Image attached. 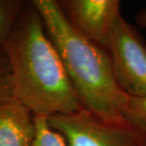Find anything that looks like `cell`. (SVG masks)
<instances>
[{
	"label": "cell",
	"mask_w": 146,
	"mask_h": 146,
	"mask_svg": "<svg viewBox=\"0 0 146 146\" xmlns=\"http://www.w3.org/2000/svg\"><path fill=\"white\" fill-rule=\"evenodd\" d=\"M2 48L10 64L13 98L33 116L48 118L82 108L42 16L31 1L26 2Z\"/></svg>",
	"instance_id": "1"
},
{
	"label": "cell",
	"mask_w": 146,
	"mask_h": 146,
	"mask_svg": "<svg viewBox=\"0 0 146 146\" xmlns=\"http://www.w3.org/2000/svg\"><path fill=\"white\" fill-rule=\"evenodd\" d=\"M46 31L59 53L82 108L111 122H121L126 97L119 86L103 46L80 35L64 15L56 0H31Z\"/></svg>",
	"instance_id": "2"
},
{
	"label": "cell",
	"mask_w": 146,
	"mask_h": 146,
	"mask_svg": "<svg viewBox=\"0 0 146 146\" xmlns=\"http://www.w3.org/2000/svg\"><path fill=\"white\" fill-rule=\"evenodd\" d=\"M68 146H146V135L126 121L111 122L84 108L46 118Z\"/></svg>",
	"instance_id": "3"
},
{
	"label": "cell",
	"mask_w": 146,
	"mask_h": 146,
	"mask_svg": "<svg viewBox=\"0 0 146 146\" xmlns=\"http://www.w3.org/2000/svg\"><path fill=\"white\" fill-rule=\"evenodd\" d=\"M103 46L111 61L114 77L124 93L146 95V43L121 14Z\"/></svg>",
	"instance_id": "4"
},
{
	"label": "cell",
	"mask_w": 146,
	"mask_h": 146,
	"mask_svg": "<svg viewBox=\"0 0 146 146\" xmlns=\"http://www.w3.org/2000/svg\"><path fill=\"white\" fill-rule=\"evenodd\" d=\"M58 4L80 35L101 46L121 15L119 0H61Z\"/></svg>",
	"instance_id": "5"
},
{
	"label": "cell",
	"mask_w": 146,
	"mask_h": 146,
	"mask_svg": "<svg viewBox=\"0 0 146 146\" xmlns=\"http://www.w3.org/2000/svg\"><path fill=\"white\" fill-rule=\"evenodd\" d=\"M33 113L15 99L0 104V146H33Z\"/></svg>",
	"instance_id": "6"
},
{
	"label": "cell",
	"mask_w": 146,
	"mask_h": 146,
	"mask_svg": "<svg viewBox=\"0 0 146 146\" xmlns=\"http://www.w3.org/2000/svg\"><path fill=\"white\" fill-rule=\"evenodd\" d=\"M27 1L0 0V46L11 35Z\"/></svg>",
	"instance_id": "7"
},
{
	"label": "cell",
	"mask_w": 146,
	"mask_h": 146,
	"mask_svg": "<svg viewBox=\"0 0 146 146\" xmlns=\"http://www.w3.org/2000/svg\"><path fill=\"white\" fill-rule=\"evenodd\" d=\"M122 117L128 123L146 135V95L125 97Z\"/></svg>",
	"instance_id": "8"
},
{
	"label": "cell",
	"mask_w": 146,
	"mask_h": 146,
	"mask_svg": "<svg viewBox=\"0 0 146 146\" xmlns=\"http://www.w3.org/2000/svg\"><path fill=\"white\" fill-rule=\"evenodd\" d=\"M35 138L33 146H68L64 138L48 123L46 117L33 116Z\"/></svg>",
	"instance_id": "9"
},
{
	"label": "cell",
	"mask_w": 146,
	"mask_h": 146,
	"mask_svg": "<svg viewBox=\"0 0 146 146\" xmlns=\"http://www.w3.org/2000/svg\"><path fill=\"white\" fill-rule=\"evenodd\" d=\"M13 98L11 72L7 55L0 46V104Z\"/></svg>",
	"instance_id": "10"
},
{
	"label": "cell",
	"mask_w": 146,
	"mask_h": 146,
	"mask_svg": "<svg viewBox=\"0 0 146 146\" xmlns=\"http://www.w3.org/2000/svg\"><path fill=\"white\" fill-rule=\"evenodd\" d=\"M136 22L141 27L146 28V10L139 11L136 14Z\"/></svg>",
	"instance_id": "11"
}]
</instances>
